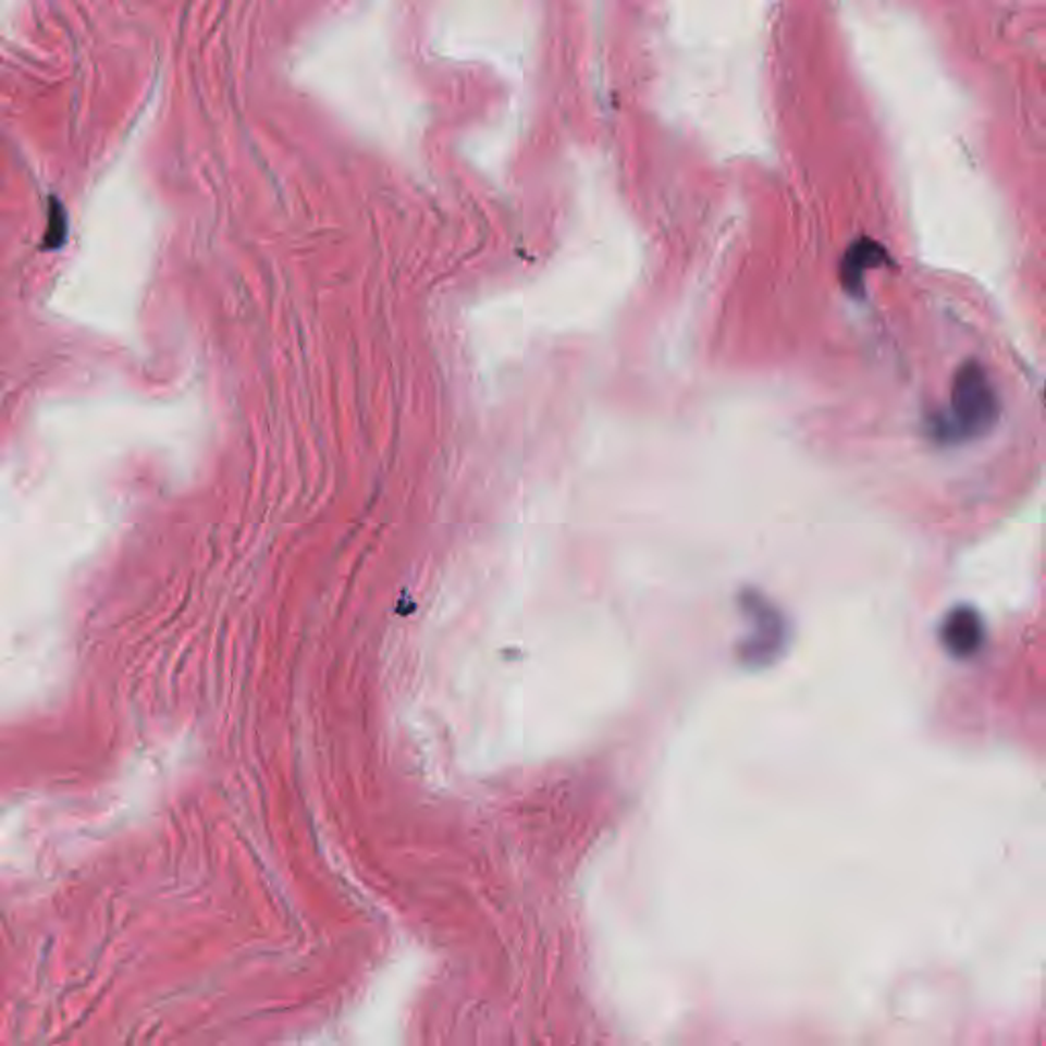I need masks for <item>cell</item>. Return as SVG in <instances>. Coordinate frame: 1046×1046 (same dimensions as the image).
Here are the masks:
<instances>
[{"label": "cell", "instance_id": "1", "mask_svg": "<svg viewBox=\"0 0 1046 1046\" xmlns=\"http://www.w3.org/2000/svg\"><path fill=\"white\" fill-rule=\"evenodd\" d=\"M999 411L996 384L983 366L971 360L952 379L948 407L928 419V433L945 446L973 442L996 428Z\"/></svg>", "mask_w": 1046, "mask_h": 1046}, {"label": "cell", "instance_id": "2", "mask_svg": "<svg viewBox=\"0 0 1046 1046\" xmlns=\"http://www.w3.org/2000/svg\"><path fill=\"white\" fill-rule=\"evenodd\" d=\"M738 605L750 622V633L738 644V661L750 670L775 665L789 647L791 628L773 599L763 591L747 587L738 595Z\"/></svg>", "mask_w": 1046, "mask_h": 1046}, {"label": "cell", "instance_id": "3", "mask_svg": "<svg viewBox=\"0 0 1046 1046\" xmlns=\"http://www.w3.org/2000/svg\"><path fill=\"white\" fill-rule=\"evenodd\" d=\"M938 636L940 644L955 661H971L985 647L987 628L977 607L961 603L945 615Z\"/></svg>", "mask_w": 1046, "mask_h": 1046}, {"label": "cell", "instance_id": "4", "mask_svg": "<svg viewBox=\"0 0 1046 1046\" xmlns=\"http://www.w3.org/2000/svg\"><path fill=\"white\" fill-rule=\"evenodd\" d=\"M885 260H887V251L877 242L869 237L854 242L848 248L847 256L842 258V268H840V276L848 293H854V295L863 293L864 274L873 268L885 264Z\"/></svg>", "mask_w": 1046, "mask_h": 1046}]
</instances>
